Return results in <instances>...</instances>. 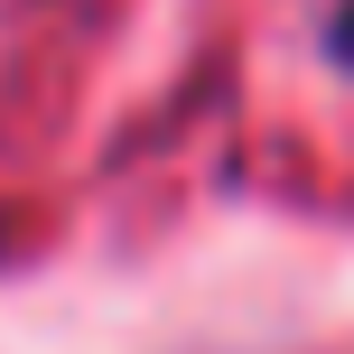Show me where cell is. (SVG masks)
<instances>
[{
  "label": "cell",
  "mask_w": 354,
  "mask_h": 354,
  "mask_svg": "<svg viewBox=\"0 0 354 354\" xmlns=\"http://www.w3.org/2000/svg\"><path fill=\"white\" fill-rule=\"evenodd\" d=\"M326 47H336L345 66H354V0H345V10H336V28H326Z\"/></svg>",
  "instance_id": "1"
}]
</instances>
